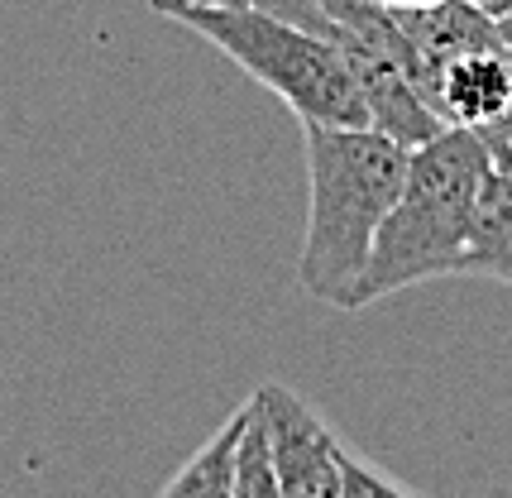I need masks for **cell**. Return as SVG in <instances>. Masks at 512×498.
<instances>
[{
  "instance_id": "obj_1",
  "label": "cell",
  "mask_w": 512,
  "mask_h": 498,
  "mask_svg": "<svg viewBox=\"0 0 512 498\" xmlns=\"http://www.w3.org/2000/svg\"><path fill=\"white\" fill-rule=\"evenodd\" d=\"M307 149V235L297 259L302 293L350 312V297L383 216L407 178V144L369 125H302Z\"/></svg>"
},
{
  "instance_id": "obj_2",
  "label": "cell",
  "mask_w": 512,
  "mask_h": 498,
  "mask_svg": "<svg viewBox=\"0 0 512 498\" xmlns=\"http://www.w3.org/2000/svg\"><path fill=\"white\" fill-rule=\"evenodd\" d=\"M489 163V139L474 130H455V125H446L441 135H431L407 154L402 192L374 235L369 264L350 297V312L465 269V249L474 235V211H479Z\"/></svg>"
},
{
  "instance_id": "obj_3",
  "label": "cell",
  "mask_w": 512,
  "mask_h": 498,
  "mask_svg": "<svg viewBox=\"0 0 512 498\" xmlns=\"http://www.w3.org/2000/svg\"><path fill=\"white\" fill-rule=\"evenodd\" d=\"M173 20L221 48L235 68H245L259 87H268L302 125H369L364 96L345 53L321 34L283 20L278 10H201L182 5Z\"/></svg>"
},
{
  "instance_id": "obj_4",
  "label": "cell",
  "mask_w": 512,
  "mask_h": 498,
  "mask_svg": "<svg viewBox=\"0 0 512 498\" xmlns=\"http://www.w3.org/2000/svg\"><path fill=\"white\" fill-rule=\"evenodd\" d=\"M249 403L264 422L268 455H273L283 498H340L345 451L326 431V422L283 384H259Z\"/></svg>"
},
{
  "instance_id": "obj_5",
  "label": "cell",
  "mask_w": 512,
  "mask_h": 498,
  "mask_svg": "<svg viewBox=\"0 0 512 498\" xmlns=\"http://www.w3.org/2000/svg\"><path fill=\"white\" fill-rule=\"evenodd\" d=\"M431 101L441 125L474 130L484 139H512V53L489 44L450 58L431 82Z\"/></svg>"
},
{
  "instance_id": "obj_6",
  "label": "cell",
  "mask_w": 512,
  "mask_h": 498,
  "mask_svg": "<svg viewBox=\"0 0 512 498\" xmlns=\"http://www.w3.org/2000/svg\"><path fill=\"white\" fill-rule=\"evenodd\" d=\"M393 15H398L402 34L412 39V53L422 63L426 82H436V72L446 68L450 58H460L469 48L498 44V20L474 10L469 0H436V5H412V10H393Z\"/></svg>"
},
{
  "instance_id": "obj_7",
  "label": "cell",
  "mask_w": 512,
  "mask_h": 498,
  "mask_svg": "<svg viewBox=\"0 0 512 498\" xmlns=\"http://www.w3.org/2000/svg\"><path fill=\"white\" fill-rule=\"evenodd\" d=\"M493 163L484 192H479V211H474V235L465 249L469 278H493L512 288V139H489Z\"/></svg>"
},
{
  "instance_id": "obj_8",
  "label": "cell",
  "mask_w": 512,
  "mask_h": 498,
  "mask_svg": "<svg viewBox=\"0 0 512 498\" xmlns=\"http://www.w3.org/2000/svg\"><path fill=\"white\" fill-rule=\"evenodd\" d=\"M245 422H249V403L225 417V427L163 484L158 498H235V446H240Z\"/></svg>"
},
{
  "instance_id": "obj_9",
  "label": "cell",
  "mask_w": 512,
  "mask_h": 498,
  "mask_svg": "<svg viewBox=\"0 0 512 498\" xmlns=\"http://www.w3.org/2000/svg\"><path fill=\"white\" fill-rule=\"evenodd\" d=\"M235 498H283V484H278L264 422H259L254 403H249V422L240 431V446H235Z\"/></svg>"
},
{
  "instance_id": "obj_10",
  "label": "cell",
  "mask_w": 512,
  "mask_h": 498,
  "mask_svg": "<svg viewBox=\"0 0 512 498\" xmlns=\"http://www.w3.org/2000/svg\"><path fill=\"white\" fill-rule=\"evenodd\" d=\"M469 5H474V10H484L489 20H503V15L512 10V0H469Z\"/></svg>"
},
{
  "instance_id": "obj_11",
  "label": "cell",
  "mask_w": 512,
  "mask_h": 498,
  "mask_svg": "<svg viewBox=\"0 0 512 498\" xmlns=\"http://www.w3.org/2000/svg\"><path fill=\"white\" fill-rule=\"evenodd\" d=\"M192 5H201V10H245L254 0H192Z\"/></svg>"
},
{
  "instance_id": "obj_12",
  "label": "cell",
  "mask_w": 512,
  "mask_h": 498,
  "mask_svg": "<svg viewBox=\"0 0 512 498\" xmlns=\"http://www.w3.org/2000/svg\"><path fill=\"white\" fill-rule=\"evenodd\" d=\"M498 44H503V48L512 53V10L503 15V20H498Z\"/></svg>"
},
{
  "instance_id": "obj_13",
  "label": "cell",
  "mask_w": 512,
  "mask_h": 498,
  "mask_svg": "<svg viewBox=\"0 0 512 498\" xmlns=\"http://www.w3.org/2000/svg\"><path fill=\"white\" fill-rule=\"evenodd\" d=\"M158 15H173V10H182V5H192V0H149Z\"/></svg>"
},
{
  "instance_id": "obj_14",
  "label": "cell",
  "mask_w": 512,
  "mask_h": 498,
  "mask_svg": "<svg viewBox=\"0 0 512 498\" xmlns=\"http://www.w3.org/2000/svg\"><path fill=\"white\" fill-rule=\"evenodd\" d=\"M383 5H393V10H412V5H436V0H383Z\"/></svg>"
}]
</instances>
